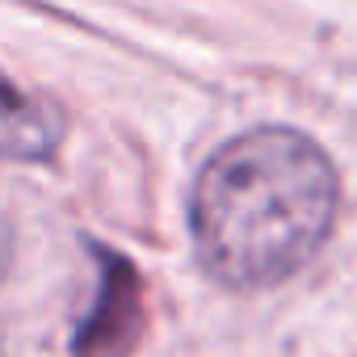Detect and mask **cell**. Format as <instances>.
Masks as SVG:
<instances>
[{
    "instance_id": "6da1fadb",
    "label": "cell",
    "mask_w": 357,
    "mask_h": 357,
    "mask_svg": "<svg viewBox=\"0 0 357 357\" xmlns=\"http://www.w3.org/2000/svg\"><path fill=\"white\" fill-rule=\"evenodd\" d=\"M336 219V168L290 126L227 139L198 172L190 231L202 269L231 290H265L303 269Z\"/></svg>"
},
{
    "instance_id": "7a4b0ae2",
    "label": "cell",
    "mask_w": 357,
    "mask_h": 357,
    "mask_svg": "<svg viewBox=\"0 0 357 357\" xmlns=\"http://www.w3.org/2000/svg\"><path fill=\"white\" fill-rule=\"evenodd\" d=\"M139 278L130 273L126 261L109 257L97 307L76 332V357H126L130 344L139 340Z\"/></svg>"
},
{
    "instance_id": "3957f363",
    "label": "cell",
    "mask_w": 357,
    "mask_h": 357,
    "mask_svg": "<svg viewBox=\"0 0 357 357\" xmlns=\"http://www.w3.org/2000/svg\"><path fill=\"white\" fill-rule=\"evenodd\" d=\"M63 143V114L0 72V160H51Z\"/></svg>"
}]
</instances>
